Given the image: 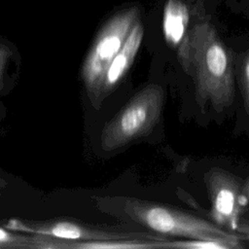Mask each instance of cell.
<instances>
[{
    "mask_svg": "<svg viewBox=\"0 0 249 249\" xmlns=\"http://www.w3.org/2000/svg\"><path fill=\"white\" fill-rule=\"evenodd\" d=\"M191 76L201 108L207 104L216 111L230 107L234 97V75L224 45L209 32L196 36L191 44Z\"/></svg>",
    "mask_w": 249,
    "mask_h": 249,
    "instance_id": "obj_1",
    "label": "cell"
},
{
    "mask_svg": "<svg viewBox=\"0 0 249 249\" xmlns=\"http://www.w3.org/2000/svg\"><path fill=\"white\" fill-rule=\"evenodd\" d=\"M124 212L138 224L160 234L189 239L226 240L242 246L238 234L172 206L128 198L124 202Z\"/></svg>",
    "mask_w": 249,
    "mask_h": 249,
    "instance_id": "obj_2",
    "label": "cell"
},
{
    "mask_svg": "<svg viewBox=\"0 0 249 249\" xmlns=\"http://www.w3.org/2000/svg\"><path fill=\"white\" fill-rule=\"evenodd\" d=\"M163 103L160 86L150 84L141 89L102 129V149L116 150L150 133L160 121Z\"/></svg>",
    "mask_w": 249,
    "mask_h": 249,
    "instance_id": "obj_3",
    "label": "cell"
},
{
    "mask_svg": "<svg viewBox=\"0 0 249 249\" xmlns=\"http://www.w3.org/2000/svg\"><path fill=\"white\" fill-rule=\"evenodd\" d=\"M138 15L135 7L114 15L98 32L84 60L82 79L94 107H99L102 101L101 89L106 71L137 21Z\"/></svg>",
    "mask_w": 249,
    "mask_h": 249,
    "instance_id": "obj_4",
    "label": "cell"
},
{
    "mask_svg": "<svg viewBox=\"0 0 249 249\" xmlns=\"http://www.w3.org/2000/svg\"><path fill=\"white\" fill-rule=\"evenodd\" d=\"M210 200L211 221L222 228L235 231L242 212L240 179L220 167H212L204 174Z\"/></svg>",
    "mask_w": 249,
    "mask_h": 249,
    "instance_id": "obj_5",
    "label": "cell"
},
{
    "mask_svg": "<svg viewBox=\"0 0 249 249\" xmlns=\"http://www.w3.org/2000/svg\"><path fill=\"white\" fill-rule=\"evenodd\" d=\"M6 229L28 232L35 235L47 236L52 238H60L68 240H108V239H120L130 237H142L147 235H138L132 233H116L100 231L86 228L79 224L69 221H56L50 223H29L17 219L10 220L6 226Z\"/></svg>",
    "mask_w": 249,
    "mask_h": 249,
    "instance_id": "obj_6",
    "label": "cell"
},
{
    "mask_svg": "<svg viewBox=\"0 0 249 249\" xmlns=\"http://www.w3.org/2000/svg\"><path fill=\"white\" fill-rule=\"evenodd\" d=\"M189 12L181 0H167L162 18V31L168 46L177 50L183 70L191 75V45L186 42Z\"/></svg>",
    "mask_w": 249,
    "mask_h": 249,
    "instance_id": "obj_7",
    "label": "cell"
},
{
    "mask_svg": "<svg viewBox=\"0 0 249 249\" xmlns=\"http://www.w3.org/2000/svg\"><path fill=\"white\" fill-rule=\"evenodd\" d=\"M143 34L144 29L141 22L136 21L106 71L101 89V100L116 89L129 70L141 46Z\"/></svg>",
    "mask_w": 249,
    "mask_h": 249,
    "instance_id": "obj_8",
    "label": "cell"
},
{
    "mask_svg": "<svg viewBox=\"0 0 249 249\" xmlns=\"http://www.w3.org/2000/svg\"><path fill=\"white\" fill-rule=\"evenodd\" d=\"M168 239L156 236H142L108 240L76 241L74 243H60V248L78 249H156L166 248Z\"/></svg>",
    "mask_w": 249,
    "mask_h": 249,
    "instance_id": "obj_9",
    "label": "cell"
},
{
    "mask_svg": "<svg viewBox=\"0 0 249 249\" xmlns=\"http://www.w3.org/2000/svg\"><path fill=\"white\" fill-rule=\"evenodd\" d=\"M47 236L28 237L12 233L11 231L0 228V248H46L48 241H44Z\"/></svg>",
    "mask_w": 249,
    "mask_h": 249,
    "instance_id": "obj_10",
    "label": "cell"
},
{
    "mask_svg": "<svg viewBox=\"0 0 249 249\" xmlns=\"http://www.w3.org/2000/svg\"><path fill=\"white\" fill-rule=\"evenodd\" d=\"M242 247L239 244L215 239H189L186 240H168L166 248L181 249H232Z\"/></svg>",
    "mask_w": 249,
    "mask_h": 249,
    "instance_id": "obj_11",
    "label": "cell"
},
{
    "mask_svg": "<svg viewBox=\"0 0 249 249\" xmlns=\"http://www.w3.org/2000/svg\"><path fill=\"white\" fill-rule=\"evenodd\" d=\"M241 79L243 98L246 112L249 115V52L244 55L241 65Z\"/></svg>",
    "mask_w": 249,
    "mask_h": 249,
    "instance_id": "obj_12",
    "label": "cell"
},
{
    "mask_svg": "<svg viewBox=\"0 0 249 249\" xmlns=\"http://www.w3.org/2000/svg\"><path fill=\"white\" fill-rule=\"evenodd\" d=\"M10 55H11V50L9 49V47L0 43V87L3 79L4 69Z\"/></svg>",
    "mask_w": 249,
    "mask_h": 249,
    "instance_id": "obj_13",
    "label": "cell"
},
{
    "mask_svg": "<svg viewBox=\"0 0 249 249\" xmlns=\"http://www.w3.org/2000/svg\"><path fill=\"white\" fill-rule=\"evenodd\" d=\"M235 231L246 236L249 235V217H241L239 219L237 226L235 228Z\"/></svg>",
    "mask_w": 249,
    "mask_h": 249,
    "instance_id": "obj_14",
    "label": "cell"
},
{
    "mask_svg": "<svg viewBox=\"0 0 249 249\" xmlns=\"http://www.w3.org/2000/svg\"><path fill=\"white\" fill-rule=\"evenodd\" d=\"M241 200H242L243 206H249V177L242 184Z\"/></svg>",
    "mask_w": 249,
    "mask_h": 249,
    "instance_id": "obj_15",
    "label": "cell"
},
{
    "mask_svg": "<svg viewBox=\"0 0 249 249\" xmlns=\"http://www.w3.org/2000/svg\"><path fill=\"white\" fill-rule=\"evenodd\" d=\"M5 185V182L2 180V178H0V187H3Z\"/></svg>",
    "mask_w": 249,
    "mask_h": 249,
    "instance_id": "obj_16",
    "label": "cell"
},
{
    "mask_svg": "<svg viewBox=\"0 0 249 249\" xmlns=\"http://www.w3.org/2000/svg\"><path fill=\"white\" fill-rule=\"evenodd\" d=\"M247 238H248V240H249V235H248V236H247Z\"/></svg>",
    "mask_w": 249,
    "mask_h": 249,
    "instance_id": "obj_17",
    "label": "cell"
}]
</instances>
